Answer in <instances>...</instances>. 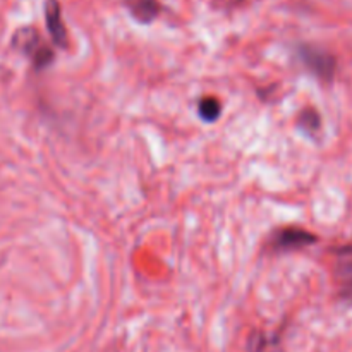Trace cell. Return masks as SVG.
I'll return each instance as SVG.
<instances>
[{
    "label": "cell",
    "instance_id": "3957f363",
    "mask_svg": "<svg viewBox=\"0 0 352 352\" xmlns=\"http://www.w3.org/2000/svg\"><path fill=\"white\" fill-rule=\"evenodd\" d=\"M299 57L302 64L309 69L315 76H318L323 81H330L336 72V58L329 52L322 48L311 47V45H302L299 47Z\"/></svg>",
    "mask_w": 352,
    "mask_h": 352
},
{
    "label": "cell",
    "instance_id": "277c9868",
    "mask_svg": "<svg viewBox=\"0 0 352 352\" xmlns=\"http://www.w3.org/2000/svg\"><path fill=\"white\" fill-rule=\"evenodd\" d=\"M45 23H47V30L50 33L52 41L58 48L67 47L69 36L67 30H65L64 23H62V12L58 0H47V3H45Z\"/></svg>",
    "mask_w": 352,
    "mask_h": 352
},
{
    "label": "cell",
    "instance_id": "6da1fadb",
    "mask_svg": "<svg viewBox=\"0 0 352 352\" xmlns=\"http://www.w3.org/2000/svg\"><path fill=\"white\" fill-rule=\"evenodd\" d=\"M12 47L26 55L34 69H45L54 62V50L43 41L41 34L34 28H21L12 38Z\"/></svg>",
    "mask_w": 352,
    "mask_h": 352
},
{
    "label": "cell",
    "instance_id": "5b68a950",
    "mask_svg": "<svg viewBox=\"0 0 352 352\" xmlns=\"http://www.w3.org/2000/svg\"><path fill=\"white\" fill-rule=\"evenodd\" d=\"M124 6L131 12V16L141 24H150L160 14V2L158 0H124Z\"/></svg>",
    "mask_w": 352,
    "mask_h": 352
},
{
    "label": "cell",
    "instance_id": "7a4b0ae2",
    "mask_svg": "<svg viewBox=\"0 0 352 352\" xmlns=\"http://www.w3.org/2000/svg\"><path fill=\"white\" fill-rule=\"evenodd\" d=\"M316 236L309 230L299 229V227H284L275 230L274 236L268 241V248L275 253H291V251L305 250L316 243Z\"/></svg>",
    "mask_w": 352,
    "mask_h": 352
},
{
    "label": "cell",
    "instance_id": "52a82bcc",
    "mask_svg": "<svg viewBox=\"0 0 352 352\" xmlns=\"http://www.w3.org/2000/svg\"><path fill=\"white\" fill-rule=\"evenodd\" d=\"M222 113V105L215 96H203L198 102V116L205 122H215Z\"/></svg>",
    "mask_w": 352,
    "mask_h": 352
},
{
    "label": "cell",
    "instance_id": "ba28073f",
    "mask_svg": "<svg viewBox=\"0 0 352 352\" xmlns=\"http://www.w3.org/2000/svg\"><path fill=\"white\" fill-rule=\"evenodd\" d=\"M299 126H301L305 131H308V133H315V131H318L320 116L316 113V110L313 109L305 110V112L301 113V117H299Z\"/></svg>",
    "mask_w": 352,
    "mask_h": 352
},
{
    "label": "cell",
    "instance_id": "8992f818",
    "mask_svg": "<svg viewBox=\"0 0 352 352\" xmlns=\"http://www.w3.org/2000/svg\"><path fill=\"white\" fill-rule=\"evenodd\" d=\"M250 352H282L277 336L267 332H254L250 340Z\"/></svg>",
    "mask_w": 352,
    "mask_h": 352
}]
</instances>
